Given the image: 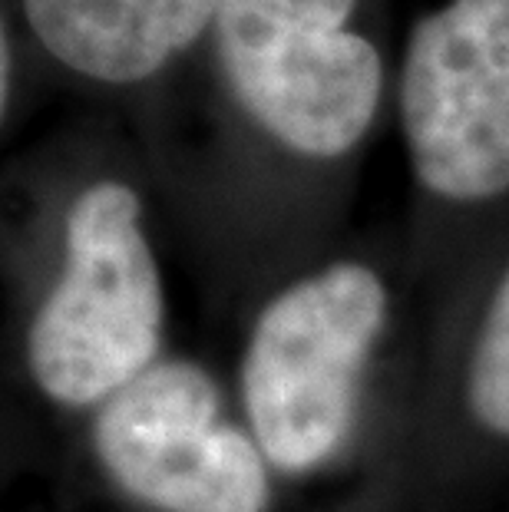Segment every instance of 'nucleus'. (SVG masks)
<instances>
[{"label":"nucleus","mask_w":509,"mask_h":512,"mask_svg":"<svg viewBox=\"0 0 509 512\" xmlns=\"http://www.w3.org/2000/svg\"><path fill=\"white\" fill-rule=\"evenodd\" d=\"M24 14L67 70L133 86L209 34L219 0H24Z\"/></svg>","instance_id":"6"},{"label":"nucleus","mask_w":509,"mask_h":512,"mask_svg":"<svg viewBox=\"0 0 509 512\" xmlns=\"http://www.w3.org/2000/svg\"><path fill=\"white\" fill-rule=\"evenodd\" d=\"M467 403L473 420L486 433L509 440V261L496 281V291L486 304L483 324L473 341Z\"/></svg>","instance_id":"7"},{"label":"nucleus","mask_w":509,"mask_h":512,"mask_svg":"<svg viewBox=\"0 0 509 512\" xmlns=\"http://www.w3.org/2000/svg\"><path fill=\"white\" fill-rule=\"evenodd\" d=\"M93 453L129 499L156 512H268L272 463L222 417V390L196 361L143 370L93 420Z\"/></svg>","instance_id":"4"},{"label":"nucleus","mask_w":509,"mask_h":512,"mask_svg":"<svg viewBox=\"0 0 509 512\" xmlns=\"http://www.w3.org/2000/svg\"><path fill=\"white\" fill-rule=\"evenodd\" d=\"M0 67H4V80H0V93H4V110H7V100H10V67H14V57H10V37L4 34L0 40Z\"/></svg>","instance_id":"8"},{"label":"nucleus","mask_w":509,"mask_h":512,"mask_svg":"<svg viewBox=\"0 0 509 512\" xmlns=\"http://www.w3.org/2000/svg\"><path fill=\"white\" fill-rule=\"evenodd\" d=\"M400 126L437 199L509 192V0H450L420 20L400 70Z\"/></svg>","instance_id":"5"},{"label":"nucleus","mask_w":509,"mask_h":512,"mask_svg":"<svg viewBox=\"0 0 509 512\" xmlns=\"http://www.w3.org/2000/svg\"><path fill=\"white\" fill-rule=\"evenodd\" d=\"M357 0H219L212 37L238 106L285 149L338 159L371 129L384 67Z\"/></svg>","instance_id":"3"},{"label":"nucleus","mask_w":509,"mask_h":512,"mask_svg":"<svg viewBox=\"0 0 509 512\" xmlns=\"http://www.w3.org/2000/svg\"><path fill=\"white\" fill-rule=\"evenodd\" d=\"M387 314V285L361 261L311 271L262 308L242 354V403L272 470L305 476L341 453Z\"/></svg>","instance_id":"1"},{"label":"nucleus","mask_w":509,"mask_h":512,"mask_svg":"<svg viewBox=\"0 0 509 512\" xmlns=\"http://www.w3.org/2000/svg\"><path fill=\"white\" fill-rule=\"evenodd\" d=\"M139 219V195L116 179L86 185L67 212L60 278L27 334L30 377L60 407H103L159 357L166 291Z\"/></svg>","instance_id":"2"}]
</instances>
